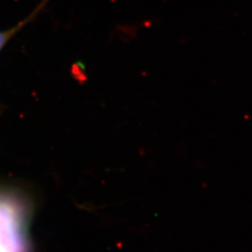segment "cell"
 Here are the masks:
<instances>
[{
    "mask_svg": "<svg viewBox=\"0 0 252 252\" xmlns=\"http://www.w3.org/2000/svg\"><path fill=\"white\" fill-rule=\"evenodd\" d=\"M52 0H42L40 3H38V5L36 6L34 10H32V12L24 19L23 21H21L16 26H14L11 28H9L8 30H4V31H0V51L4 48V46L6 45L9 41V39L12 38V36H15L19 31H21L24 27L27 26L29 23H31L32 21H34L35 18L37 17V15H39V13L45 9L48 6V4L51 2Z\"/></svg>",
    "mask_w": 252,
    "mask_h": 252,
    "instance_id": "7a4b0ae2",
    "label": "cell"
},
{
    "mask_svg": "<svg viewBox=\"0 0 252 252\" xmlns=\"http://www.w3.org/2000/svg\"><path fill=\"white\" fill-rule=\"evenodd\" d=\"M31 207L17 191L0 190V252H31Z\"/></svg>",
    "mask_w": 252,
    "mask_h": 252,
    "instance_id": "6da1fadb",
    "label": "cell"
}]
</instances>
